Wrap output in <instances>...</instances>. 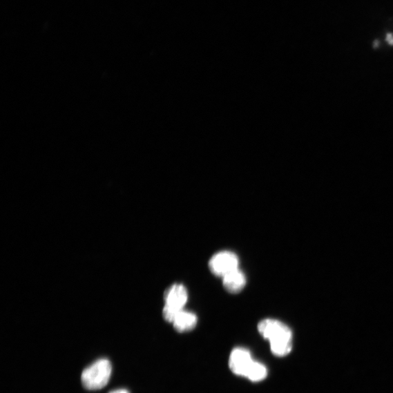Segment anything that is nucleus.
Wrapping results in <instances>:
<instances>
[{
    "label": "nucleus",
    "instance_id": "f257e3e1",
    "mask_svg": "<svg viewBox=\"0 0 393 393\" xmlns=\"http://www.w3.org/2000/svg\"><path fill=\"white\" fill-rule=\"evenodd\" d=\"M258 331L270 343L278 357L287 356L292 349V332L286 324L274 319H265L258 324Z\"/></svg>",
    "mask_w": 393,
    "mask_h": 393
},
{
    "label": "nucleus",
    "instance_id": "f03ea898",
    "mask_svg": "<svg viewBox=\"0 0 393 393\" xmlns=\"http://www.w3.org/2000/svg\"><path fill=\"white\" fill-rule=\"evenodd\" d=\"M112 364L109 360L100 359L89 365L82 373L81 381L88 390H99L110 382Z\"/></svg>",
    "mask_w": 393,
    "mask_h": 393
},
{
    "label": "nucleus",
    "instance_id": "7ed1b4c3",
    "mask_svg": "<svg viewBox=\"0 0 393 393\" xmlns=\"http://www.w3.org/2000/svg\"><path fill=\"white\" fill-rule=\"evenodd\" d=\"M164 307L162 316L169 323H173L182 310L188 300L186 289L180 283L173 284L164 293Z\"/></svg>",
    "mask_w": 393,
    "mask_h": 393
},
{
    "label": "nucleus",
    "instance_id": "20e7f679",
    "mask_svg": "<svg viewBox=\"0 0 393 393\" xmlns=\"http://www.w3.org/2000/svg\"><path fill=\"white\" fill-rule=\"evenodd\" d=\"M209 265L211 272L213 275L224 278L239 269V259L235 253L224 251L214 254L211 257Z\"/></svg>",
    "mask_w": 393,
    "mask_h": 393
},
{
    "label": "nucleus",
    "instance_id": "39448f33",
    "mask_svg": "<svg viewBox=\"0 0 393 393\" xmlns=\"http://www.w3.org/2000/svg\"><path fill=\"white\" fill-rule=\"evenodd\" d=\"M254 361L249 350L238 347L233 350L229 356V367L235 374L247 377Z\"/></svg>",
    "mask_w": 393,
    "mask_h": 393
},
{
    "label": "nucleus",
    "instance_id": "423d86ee",
    "mask_svg": "<svg viewBox=\"0 0 393 393\" xmlns=\"http://www.w3.org/2000/svg\"><path fill=\"white\" fill-rule=\"evenodd\" d=\"M223 279V287L231 294H237L241 291L247 284V278L239 269L229 274Z\"/></svg>",
    "mask_w": 393,
    "mask_h": 393
},
{
    "label": "nucleus",
    "instance_id": "0eeeda50",
    "mask_svg": "<svg viewBox=\"0 0 393 393\" xmlns=\"http://www.w3.org/2000/svg\"><path fill=\"white\" fill-rule=\"evenodd\" d=\"M172 323L176 331L180 333L187 332L195 328L198 318L194 314L184 309L175 317Z\"/></svg>",
    "mask_w": 393,
    "mask_h": 393
},
{
    "label": "nucleus",
    "instance_id": "6e6552de",
    "mask_svg": "<svg viewBox=\"0 0 393 393\" xmlns=\"http://www.w3.org/2000/svg\"><path fill=\"white\" fill-rule=\"evenodd\" d=\"M267 376V369L265 365L260 362L254 361L247 378L251 382L258 383L264 381Z\"/></svg>",
    "mask_w": 393,
    "mask_h": 393
},
{
    "label": "nucleus",
    "instance_id": "1a4fd4ad",
    "mask_svg": "<svg viewBox=\"0 0 393 393\" xmlns=\"http://www.w3.org/2000/svg\"><path fill=\"white\" fill-rule=\"evenodd\" d=\"M110 393H129V392L124 389L116 390L111 392Z\"/></svg>",
    "mask_w": 393,
    "mask_h": 393
}]
</instances>
